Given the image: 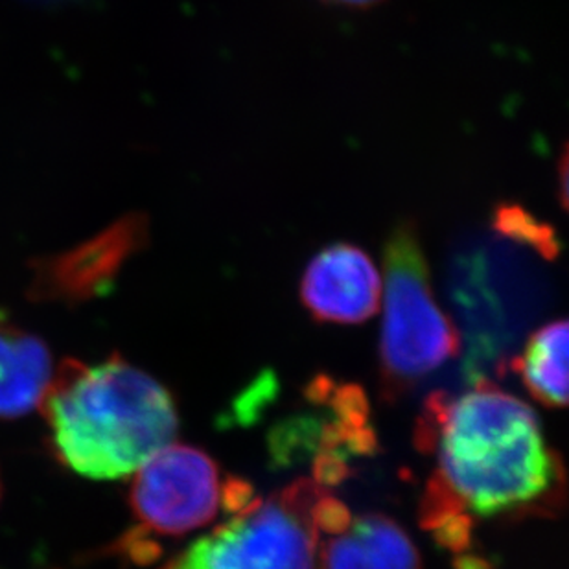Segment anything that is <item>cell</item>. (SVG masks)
Returning a JSON list of instances; mask_svg holds the SVG:
<instances>
[{
    "instance_id": "cell-10",
    "label": "cell",
    "mask_w": 569,
    "mask_h": 569,
    "mask_svg": "<svg viewBox=\"0 0 569 569\" xmlns=\"http://www.w3.org/2000/svg\"><path fill=\"white\" fill-rule=\"evenodd\" d=\"M523 386L535 400L551 409L568 403V321L548 322L527 341L526 349L512 361Z\"/></svg>"
},
{
    "instance_id": "cell-1",
    "label": "cell",
    "mask_w": 569,
    "mask_h": 569,
    "mask_svg": "<svg viewBox=\"0 0 569 569\" xmlns=\"http://www.w3.org/2000/svg\"><path fill=\"white\" fill-rule=\"evenodd\" d=\"M415 441L436 453V479L465 515L555 512L565 503V467L529 406L487 380L451 398H428Z\"/></svg>"
},
{
    "instance_id": "cell-3",
    "label": "cell",
    "mask_w": 569,
    "mask_h": 569,
    "mask_svg": "<svg viewBox=\"0 0 569 569\" xmlns=\"http://www.w3.org/2000/svg\"><path fill=\"white\" fill-rule=\"evenodd\" d=\"M380 386L389 402L408 395L461 350V336L437 305L415 227L391 232L383 251Z\"/></svg>"
},
{
    "instance_id": "cell-13",
    "label": "cell",
    "mask_w": 569,
    "mask_h": 569,
    "mask_svg": "<svg viewBox=\"0 0 569 569\" xmlns=\"http://www.w3.org/2000/svg\"><path fill=\"white\" fill-rule=\"evenodd\" d=\"M330 2H338V4L347 6H369L375 4L378 0H330Z\"/></svg>"
},
{
    "instance_id": "cell-6",
    "label": "cell",
    "mask_w": 569,
    "mask_h": 569,
    "mask_svg": "<svg viewBox=\"0 0 569 569\" xmlns=\"http://www.w3.org/2000/svg\"><path fill=\"white\" fill-rule=\"evenodd\" d=\"M148 242V218L133 212L76 248L33 263V301L78 305L111 290L120 269Z\"/></svg>"
},
{
    "instance_id": "cell-12",
    "label": "cell",
    "mask_w": 569,
    "mask_h": 569,
    "mask_svg": "<svg viewBox=\"0 0 569 569\" xmlns=\"http://www.w3.org/2000/svg\"><path fill=\"white\" fill-rule=\"evenodd\" d=\"M560 199H562V207L566 209L568 204V153H562L560 157Z\"/></svg>"
},
{
    "instance_id": "cell-5",
    "label": "cell",
    "mask_w": 569,
    "mask_h": 569,
    "mask_svg": "<svg viewBox=\"0 0 569 569\" xmlns=\"http://www.w3.org/2000/svg\"><path fill=\"white\" fill-rule=\"evenodd\" d=\"M131 479L129 507L139 532L183 537L209 526L220 510V468L193 446H164Z\"/></svg>"
},
{
    "instance_id": "cell-8",
    "label": "cell",
    "mask_w": 569,
    "mask_h": 569,
    "mask_svg": "<svg viewBox=\"0 0 569 569\" xmlns=\"http://www.w3.org/2000/svg\"><path fill=\"white\" fill-rule=\"evenodd\" d=\"M319 569H422L408 532L386 515L352 518L343 531L317 542Z\"/></svg>"
},
{
    "instance_id": "cell-11",
    "label": "cell",
    "mask_w": 569,
    "mask_h": 569,
    "mask_svg": "<svg viewBox=\"0 0 569 569\" xmlns=\"http://www.w3.org/2000/svg\"><path fill=\"white\" fill-rule=\"evenodd\" d=\"M495 229L498 234L510 242L520 243L521 248L532 249L535 253L555 260L560 253V243L551 227L537 220L518 204H501L496 210Z\"/></svg>"
},
{
    "instance_id": "cell-7",
    "label": "cell",
    "mask_w": 569,
    "mask_h": 569,
    "mask_svg": "<svg viewBox=\"0 0 569 569\" xmlns=\"http://www.w3.org/2000/svg\"><path fill=\"white\" fill-rule=\"evenodd\" d=\"M301 299L317 321L356 325L378 312L381 277L366 251L350 243H336L308 263Z\"/></svg>"
},
{
    "instance_id": "cell-2",
    "label": "cell",
    "mask_w": 569,
    "mask_h": 569,
    "mask_svg": "<svg viewBox=\"0 0 569 569\" xmlns=\"http://www.w3.org/2000/svg\"><path fill=\"white\" fill-rule=\"evenodd\" d=\"M39 411L56 459L92 481L131 478L179 430L167 387L120 356L58 366Z\"/></svg>"
},
{
    "instance_id": "cell-14",
    "label": "cell",
    "mask_w": 569,
    "mask_h": 569,
    "mask_svg": "<svg viewBox=\"0 0 569 569\" xmlns=\"http://www.w3.org/2000/svg\"><path fill=\"white\" fill-rule=\"evenodd\" d=\"M0 500H2V478H0Z\"/></svg>"
},
{
    "instance_id": "cell-9",
    "label": "cell",
    "mask_w": 569,
    "mask_h": 569,
    "mask_svg": "<svg viewBox=\"0 0 569 569\" xmlns=\"http://www.w3.org/2000/svg\"><path fill=\"white\" fill-rule=\"evenodd\" d=\"M56 371L49 345L0 312V419H21L39 409Z\"/></svg>"
},
{
    "instance_id": "cell-4",
    "label": "cell",
    "mask_w": 569,
    "mask_h": 569,
    "mask_svg": "<svg viewBox=\"0 0 569 569\" xmlns=\"http://www.w3.org/2000/svg\"><path fill=\"white\" fill-rule=\"evenodd\" d=\"M322 492L305 479L268 500L253 498L161 569H317L313 507Z\"/></svg>"
}]
</instances>
